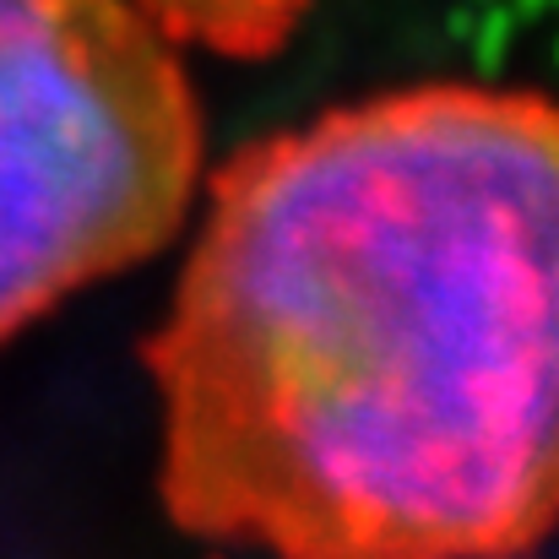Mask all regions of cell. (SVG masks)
I'll use <instances>...</instances> for the list:
<instances>
[{"instance_id":"cell-3","label":"cell","mask_w":559,"mask_h":559,"mask_svg":"<svg viewBox=\"0 0 559 559\" xmlns=\"http://www.w3.org/2000/svg\"><path fill=\"white\" fill-rule=\"evenodd\" d=\"M175 44H201L228 60H261L294 38L316 0H131Z\"/></svg>"},{"instance_id":"cell-2","label":"cell","mask_w":559,"mask_h":559,"mask_svg":"<svg viewBox=\"0 0 559 559\" xmlns=\"http://www.w3.org/2000/svg\"><path fill=\"white\" fill-rule=\"evenodd\" d=\"M201 180L180 44L131 0H0V343L147 261Z\"/></svg>"},{"instance_id":"cell-1","label":"cell","mask_w":559,"mask_h":559,"mask_svg":"<svg viewBox=\"0 0 559 559\" xmlns=\"http://www.w3.org/2000/svg\"><path fill=\"white\" fill-rule=\"evenodd\" d=\"M555 109L374 93L239 147L169 321L175 527L266 559H527L555 522Z\"/></svg>"}]
</instances>
